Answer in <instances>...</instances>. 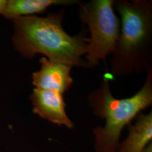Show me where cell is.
<instances>
[{
  "label": "cell",
  "mask_w": 152,
  "mask_h": 152,
  "mask_svg": "<svg viewBox=\"0 0 152 152\" xmlns=\"http://www.w3.org/2000/svg\"><path fill=\"white\" fill-rule=\"evenodd\" d=\"M64 17V10L62 9L45 17L33 15L12 19L14 49L26 59L41 54L49 60L72 67H85L82 57L86 54L89 42L87 29L83 26L78 34L70 36L63 28Z\"/></svg>",
  "instance_id": "obj_1"
},
{
  "label": "cell",
  "mask_w": 152,
  "mask_h": 152,
  "mask_svg": "<svg viewBox=\"0 0 152 152\" xmlns=\"http://www.w3.org/2000/svg\"><path fill=\"white\" fill-rule=\"evenodd\" d=\"M120 13L121 31L112 53L111 72L126 76L151 68L152 1H114Z\"/></svg>",
  "instance_id": "obj_2"
},
{
  "label": "cell",
  "mask_w": 152,
  "mask_h": 152,
  "mask_svg": "<svg viewBox=\"0 0 152 152\" xmlns=\"http://www.w3.org/2000/svg\"><path fill=\"white\" fill-rule=\"evenodd\" d=\"M146 80L140 90L130 98L118 99L113 96L108 79L90 93L87 100L95 115L105 120L104 127L93 129L96 152H116L125 126L152 104V68L147 70Z\"/></svg>",
  "instance_id": "obj_3"
},
{
  "label": "cell",
  "mask_w": 152,
  "mask_h": 152,
  "mask_svg": "<svg viewBox=\"0 0 152 152\" xmlns=\"http://www.w3.org/2000/svg\"><path fill=\"white\" fill-rule=\"evenodd\" d=\"M113 0L80 2L79 15L90 32L87 44L85 67L93 68L113 52L120 36L121 20L113 10Z\"/></svg>",
  "instance_id": "obj_4"
},
{
  "label": "cell",
  "mask_w": 152,
  "mask_h": 152,
  "mask_svg": "<svg viewBox=\"0 0 152 152\" xmlns=\"http://www.w3.org/2000/svg\"><path fill=\"white\" fill-rule=\"evenodd\" d=\"M29 98L33 113L55 125L64 126L69 129L73 128L74 124L66 113L63 94L34 88Z\"/></svg>",
  "instance_id": "obj_5"
},
{
  "label": "cell",
  "mask_w": 152,
  "mask_h": 152,
  "mask_svg": "<svg viewBox=\"0 0 152 152\" xmlns=\"http://www.w3.org/2000/svg\"><path fill=\"white\" fill-rule=\"evenodd\" d=\"M41 68L32 74V84L35 88L53 91L63 94L71 87L72 66L48 59H40Z\"/></svg>",
  "instance_id": "obj_6"
},
{
  "label": "cell",
  "mask_w": 152,
  "mask_h": 152,
  "mask_svg": "<svg viewBox=\"0 0 152 152\" xmlns=\"http://www.w3.org/2000/svg\"><path fill=\"white\" fill-rule=\"evenodd\" d=\"M129 134L120 142L116 152H142L152 142V112L139 113L134 125H128Z\"/></svg>",
  "instance_id": "obj_7"
},
{
  "label": "cell",
  "mask_w": 152,
  "mask_h": 152,
  "mask_svg": "<svg viewBox=\"0 0 152 152\" xmlns=\"http://www.w3.org/2000/svg\"><path fill=\"white\" fill-rule=\"evenodd\" d=\"M79 2L75 0H6L1 15L11 20L19 16L42 13L51 6L70 5Z\"/></svg>",
  "instance_id": "obj_8"
},
{
  "label": "cell",
  "mask_w": 152,
  "mask_h": 152,
  "mask_svg": "<svg viewBox=\"0 0 152 152\" xmlns=\"http://www.w3.org/2000/svg\"><path fill=\"white\" fill-rule=\"evenodd\" d=\"M6 3V0H0V14L1 15L5 7Z\"/></svg>",
  "instance_id": "obj_9"
},
{
  "label": "cell",
  "mask_w": 152,
  "mask_h": 152,
  "mask_svg": "<svg viewBox=\"0 0 152 152\" xmlns=\"http://www.w3.org/2000/svg\"><path fill=\"white\" fill-rule=\"evenodd\" d=\"M142 152H152V142L149 143L147 147L144 149Z\"/></svg>",
  "instance_id": "obj_10"
}]
</instances>
